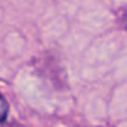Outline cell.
<instances>
[{"instance_id": "6da1fadb", "label": "cell", "mask_w": 127, "mask_h": 127, "mask_svg": "<svg viewBox=\"0 0 127 127\" xmlns=\"http://www.w3.org/2000/svg\"><path fill=\"white\" fill-rule=\"evenodd\" d=\"M8 115V104L5 101V99L0 95V122L4 120Z\"/></svg>"}]
</instances>
